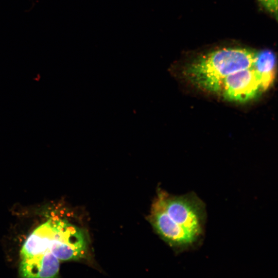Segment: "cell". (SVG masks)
I'll list each match as a JSON object with an SVG mask.
<instances>
[{
	"instance_id": "cell-4",
	"label": "cell",
	"mask_w": 278,
	"mask_h": 278,
	"mask_svg": "<svg viewBox=\"0 0 278 278\" xmlns=\"http://www.w3.org/2000/svg\"><path fill=\"white\" fill-rule=\"evenodd\" d=\"M262 91L259 76L252 65L227 76L222 82L220 92L228 100L245 102Z\"/></svg>"
},
{
	"instance_id": "cell-5",
	"label": "cell",
	"mask_w": 278,
	"mask_h": 278,
	"mask_svg": "<svg viewBox=\"0 0 278 278\" xmlns=\"http://www.w3.org/2000/svg\"><path fill=\"white\" fill-rule=\"evenodd\" d=\"M276 59L274 53L268 49L256 53L253 67L259 76L263 91L273 83L275 76Z\"/></svg>"
},
{
	"instance_id": "cell-2",
	"label": "cell",
	"mask_w": 278,
	"mask_h": 278,
	"mask_svg": "<svg viewBox=\"0 0 278 278\" xmlns=\"http://www.w3.org/2000/svg\"><path fill=\"white\" fill-rule=\"evenodd\" d=\"M206 217L205 204L195 193L176 196L161 190L152 206L150 220L160 237L181 253L201 245Z\"/></svg>"
},
{
	"instance_id": "cell-1",
	"label": "cell",
	"mask_w": 278,
	"mask_h": 278,
	"mask_svg": "<svg viewBox=\"0 0 278 278\" xmlns=\"http://www.w3.org/2000/svg\"><path fill=\"white\" fill-rule=\"evenodd\" d=\"M84 230L68 220L55 217L36 228L21 251L20 274L24 277H54L60 261L78 260L88 254Z\"/></svg>"
},
{
	"instance_id": "cell-6",
	"label": "cell",
	"mask_w": 278,
	"mask_h": 278,
	"mask_svg": "<svg viewBox=\"0 0 278 278\" xmlns=\"http://www.w3.org/2000/svg\"><path fill=\"white\" fill-rule=\"evenodd\" d=\"M269 12L276 16L277 14V0H258Z\"/></svg>"
},
{
	"instance_id": "cell-3",
	"label": "cell",
	"mask_w": 278,
	"mask_h": 278,
	"mask_svg": "<svg viewBox=\"0 0 278 278\" xmlns=\"http://www.w3.org/2000/svg\"><path fill=\"white\" fill-rule=\"evenodd\" d=\"M256 53L246 48H223L201 55L188 64L186 76L207 91L219 93L230 75L251 67Z\"/></svg>"
}]
</instances>
